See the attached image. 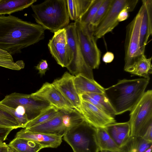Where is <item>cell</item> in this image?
Segmentation results:
<instances>
[{"label": "cell", "instance_id": "2", "mask_svg": "<svg viewBox=\"0 0 152 152\" xmlns=\"http://www.w3.org/2000/svg\"><path fill=\"white\" fill-rule=\"evenodd\" d=\"M149 82V80L144 78L123 79L105 88L104 94L116 115L130 111L143 95Z\"/></svg>", "mask_w": 152, "mask_h": 152}, {"label": "cell", "instance_id": "38", "mask_svg": "<svg viewBox=\"0 0 152 152\" xmlns=\"http://www.w3.org/2000/svg\"><path fill=\"white\" fill-rule=\"evenodd\" d=\"M8 147V145L0 141V152H7Z\"/></svg>", "mask_w": 152, "mask_h": 152}, {"label": "cell", "instance_id": "9", "mask_svg": "<svg viewBox=\"0 0 152 152\" xmlns=\"http://www.w3.org/2000/svg\"><path fill=\"white\" fill-rule=\"evenodd\" d=\"M0 102L15 108L22 107L29 121L38 116L51 105L49 102L33 95L13 93L6 96Z\"/></svg>", "mask_w": 152, "mask_h": 152}, {"label": "cell", "instance_id": "23", "mask_svg": "<svg viewBox=\"0 0 152 152\" xmlns=\"http://www.w3.org/2000/svg\"><path fill=\"white\" fill-rule=\"evenodd\" d=\"M93 0H66L69 18L76 21L88 9Z\"/></svg>", "mask_w": 152, "mask_h": 152}, {"label": "cell", "instance_id": "17", "mask_svg": "<svg viewBox=\"0 0 152 152\" xmlns=\"http://www.w3.org/2000/svg\"><path fill=\"white\" fill-rule=\"evenodd\" d=\"M142 1L145 8L140 28V44L142 53H145L148 39L152 34V0Z\"/></svg>", "mask_w": 152, "mask_h": 152}, {"label": "cell", "instance_id": "3", "mask_svg": "<svg viewBox=\"0 0 152 152\" xmlns=\"http://www.w3.org/2000/svg\"><path fill=\"white\" fill-rule=\"evenodd\" d=\"M31 7L36 22L53 33L67 26L69 22L66 0H47Z\"/></svg>", "mask_w": 152, "mask_h": 152}, {"label": "cell", "instance_id": "25", "mask_svg": "<svg viewBox=\"0 0 152 152\" xmlns=\"http://www.w3.org/2000/svg\"><path fill=\"white\" fill-rule=\"evenodd\" d=\"M17 152H38L44 147L31 141L16 137L8 145Z\"/></svg>", "mask_w": 152, "mask_h": 152}, {"label": "cell", "instance_id": "13", "mask_svg": "<svg viewBox=\"0 0 152 152\" xmlns=\"http://www.w3.org/2000/svg\"><path fill=\"white\" fill-rule=\"evenodd\" d=\"M81 100L79 112L84 120L96 128H104L116 122L115 118L90 102Z\"/></svg>", "mask_w": 152, "mask_h": 152}, {"label": "cell", "instance_id": "37", "mask_svg": "<svg viewBox=\"0 0 152 152\" xmlns=\"http://www.w3.org/2000/svg\"><path fill=\"white\" fill-rule=\"evenodd\" d=\"M129 17V12L126 9H123L119 13L118 17V20L120 22L127 19Z\"/></svg>", "mask_w": 152, "mask_h": 152}, {"label": "cell", "instance_id": "24", "mask_svg": "<svg viewBox=\"0 0 152 152\" xmlns=\"http://www.w3.org/2000/svg\"><path fill=\"white\" fill-rule=\"evenodd\" d=\"M96 141L100 151H107L113 152L121 150L104 128H96Z\"/></svg>", "mask_w": 152, "mask_h": 152}, {"label": "cell", "instance_id": "32", "mask_svg": "<svg viewBox=\"0 0 152 152\" xmlns=\"http://www.w3.org/2000/svg\"><path fill=\"white\" fill-rule=\"evenodd\" d=\"M0 109L10 114L14 117L18 122L20 128H25L29 121L26 115L20 114L15 108L6 105L0 102Z\"/></svg>", "mask_w": 152, "mask_h": 152}, {"label": "cell", "instance_id": "1", "mask_svg": "<svg viewBox=\"0 0 152 152\" xmlns=\"http://www.w3.org/2000/svg\"><path fill=\"white\" fill-rule=\"evenodd\" d=\"M45 29L38 24L15 16H0V49L12 55L45 38Z\"/></svg>", "mask_w": 152, "mask_h": 152}, {"label": "cell", "instance_id": "20", "mask_svg": "<svg viewBox=\"0 0 152 152\" xmlns=\"http://www.w3.org/2000/svg\"><path fill=\"white\" fill-rule=\"evenodd\" d=\"M81 99L87 101L110 115L115 117V112L104 94L87 93L80 95Z\"/></svg>", "mask_w": 152, "mask_h": 152}, {"label": "cell", "instance_id": "36", "mask_svg": "<svg viewBox=\"0 0 152 152\" xmlns=\"http://www.w3.org/2000/svg\"><path fill=\"white\" fill-rule=\"evenodd\" d=\"M142 137L146 140L152 142V124L148 127Z\"/></svg>", "mask_w": 152, "mask_h": 152}, {"label": "cell", "instance_id": "14", "mask_svg": "<svg viewBox=\"0 0 152 152\" xmlns=\"http://www.w3.org/2000/svg\"><path fill=\"white\" fill-rule=\"evenodd\" d=\"M74 77L66 72L61 78L55 80L52 83L72 107L79 112L81 100L75 86Z\"/></svg>", "mask_w": 152, "mask_h": 152}, {"label": "cell", "instance_id": "33", "mask_svg": "<svg viewBox=\"0 0 152 152\" xmlns=\"http://www.w3.org/2000/svg\"><path fill=\"white\" fill-rule=\"evenodd\" d=\"M35 67L38 71V73L41 76L45 75V72L49 69L47 61L43 59Z\"/></svg>", "mask_w": 152, "mask_h": 152}, {"label": "cell", "instance_id": "8", "mask_svg": "<svg viewBox=\"0 0 152 152\" xmlns=\"http://www.w3.org/2000/svg\"><path fill=\"white\" fill-rule=\"evenodd\" d=\"M64 28L71 59V62L66 68L75 76L81 74L94 79L92 69L86 63L82 53L74 23H70Z\"/></svg>", "mask_w": 152, "mask_h": 152}, {"label": "cell", "instance_id": "6", "mask_svg": "<svg viewBox=\"0 0 152 152\" xmlns=\"http://www.w3.org/2000/svg\"><path fill=\"white\" fill-rule=\"evenodd\" d=\"M74 23L80 47L85 62L92 69L98 68L101 52L97 46L93 31L89 24L81 23L78 20Z\"/></svg>", "mask_w": 152, "mask_h": 152}, {"label": "cell", "instance_id": "35", "mask_svg": "<svg viewBox=\"0 0 152 152\" xmlns=\"http://www.w3.org/2000/svg\"><path fill=\"white\" fill-rule=\"evenodd\" d=\"M114 58L113 53L111 52L107 51L103 55L102 60L106 63H110L113 61Z\"/></svg>", "mask_w": 152, "mask_h": 152}, {"label": "cell", "instance_id": "16", "mask_svg": "<svg viewBox=\"0 0 152 152\" xmlns=\"http://www.w3.org/2000/svg\"><path fill=\"white\" fill-rule=\"evenodd\" d=\"M62 114V111L59 110L57 115L49 121L25 129L31 132L54 134L63 137L68 130L63 122Z\"/></svg>", "mask_w": 152, "mask_h": 152}, {"label": "cell", "instance_id": "27", "mask_svg": "<svg viewBox=\"0 0 152 152\" xmlns=\"http://www.w3.org/2000/svg\"><path fill=\"white\" fill-rule=\"evenodd\" d=\"M58 112L59 109L53 106H51L37 117L29 121L26 126L25 129H28L49 121L56 116Z\"/></svg>", "mask_w": 152, "mask_h": 152}, {"label": "cell", "instance_id": "5", "mask_svg": "<svg viewBox=\"0 0 152 152\" xmlns=\"http://www.w3.org/2000/svg\"><path fill=\"white\" fill-rule=\"evenodd\" d=\"M130 137H142L152 124V91L148 90L130 111Z\"/></svg>", "mask_w": 152, "mask_h": 152}, {"label": "cell", "instance_id": "29", "mask_svg": "<svg viewBox=\"0 0 152 152\" xmlns=\"http://www.w3.org/2000/svg\"><path fill=\"white\" fill-rule=\"evenodd\" d=\"M113 0H104L100 6L91 22L89 24L90 28L93 31L106 15Z\"/></svg>", "mask_w": 152, "mask_h": 152}, {"label": "cell", "instance_id": "22", "mask_svg": "<svg viewBox=\"0 0 152 152\" xmlns=\"http://www.w3.org/2000/svg\"><path fill=\"white\" fill-rule=\"evenodd\" d=\"M36 0H0V15L10 14L31 6Z\"/></svg>", "mask_w": 152, "mask_h": 152}, {"label": "cell", "instance_id": "15", "mask_svg": "<svg viewBox=\"0 0 152 152\" xmlns=\"http://www.w3.org/2000/svg\"><path fill=\"white\" fill-rule=\"evenodd\" d=\"M16 137L27 139L45 148H56L62 142V137L54 134L28 131L25 129L17 132Z\"/></svg>", "mask_w": 152, "mask_h": 152}, {"label": "cell", "instance_id": "4", "mask_svg": "<svg viewBox=\"0 0 152 152\" xmlns=\"http://www.w3.org/2000/svg\"><path fill=\"white\" fill-rule=\"evenodd\" d=\"M96 128L84 120L69 130L63 139L73 152H99L96 137Z\"/></svg>", "mask_w": 152, "mask_h": 152}, {"label": "cell", "instance_id": "26", "mask_svg": "<svg viewBox=\"0 0 152 152\" xmlns=\"http://www.w3.org/2000/svg\"><path fill=\"white\" fill-rule=\"evenodd\" d=\"M152 145L150 142L140 137H132L121 150L124 152H144Z\"/></svg>", "mask_w": 152, "mask_h": 152}, {"label": "cell", "instance_id": "10", "mask_svg": "<svg viewBox=\"0 0 152 152\" xmlns=\"http://www.w3.org/2000/svg\"><path fill=\"white\" fill-rule=\"evenodd\" d=\"M138 0H113L106 15L94 29L96 39L101 38L111 31L119 24L118 17L120 12L126 9L129 12L132 11Z\"/></svg>", "mask_w": 152, "mask_h": 152}, {"label": "cell", "instance_id": "31", "mask_svg": "<svg viewBox=\"0 0 152 152\" xmlns=\"http://www.w3.org/2000/svg\"><path fill=\"white\" fill-rule=\"evenodd\" d=\"M0 127L16 129L20 128L15 118L10 114L0 109Z\"/></svg>", "mask_w": 152, "mask_h": 152}, {"label": "cell", "instance_id": "18", "mask_svg": "<svg viewBox=\"0 0 152 152\" xmlns=\"http://www.w3.org/2000/svg\"><path fill=\"white\" fill-rule=\"evenodd\" d=\"M108 134L120 148L123 147L130 138V126L129 121L115 122L104 128Z\"/></svg>", "mask_w": 152, "mask_h": 152}, {"label": "cell", "instance_id": "39", "mask_svg": "<svg viewBox=\"0 0 152 152\" xmlns=\"http://www.w3.org/2000/svg\"><path fill=\"white\" fill-rule=\"evenodd\" d=\"M7 152H17L14 148H13L8 145Z\"/></svg>", "mask_w": 152, "mask_h": 152}, {"label": "cell", "instance_id": "21", "mask_svg": "<svg viewBox=\"0 0 152 152\" xmlns=\"http://www.w3.org/2000/svg\"><path fill=\"white\" fill-rule=\"evenodd\" d=\"M152 57L147 58L143 54L132 65L125 69L126 72L142 77L148 80L152 73Z\"/></svg>", "mask_w": 152, "mask_h": 152}, {"label": "cell", "instance_id": "11", "mask_svg": "<svg viewBox=\"0 0 152 152\" xmlns=\"http://www.w3.org/2000/svg\"><path fill=\"white\" fill-rule=\"evenodd\" d=\"M48 47L52 56L58 64L66 68L69 65L71 59L64 28L54 33L49 41Z\"/></svg>", "mask_w": 152, "mask_h": 152}, {"label": "cell", "instance_id": "40", "mask_svg": "<svg viewBox=\"0 0 152 152\" xmlns=\"http://www.w3.org/2000/svg\"><path fill=\"white\" fill-rule=\"evenodd\" d=\"M152 145L148 149L144 152H152Z\"/></svg>", "mask_w": 152, "mask_h": 152}, {"label": "cell", "instance_id": "34", "mask_svg": "<svg viewBox=\"0 0 152 152\" xmlns=\"http://www.w3.org/2000/svg\"><path fill=\"white\" fill-rule=\"evenodd\" d=\"M13 129L12 128L0 127V141L3 142L5 140Z\"/></svg>", "mask_w": 152, "mask_h": 152}, {"label": "cell", "instance_id": "19", "mask_svg": "<svg viewBox=\"0 0 152 152\" xmlns=\"http://www.w3.org/2000/svg\"><path fill=\"white\" fill-rule=\"evenodd\" d=\"M74 82L78 94L87 93L104 94L105 89L94 79L79 74L74 77Z\"/></svg>", "mask_w": 152, "mask_h": 152}, {"label": "cell", "instance_id": "41", "mask_svg": "<svg viewBox=\"0 0 152 152\" xmlns=\"http://www.w3.org/2000/svg\"><path fill=\"white\" fill-rule=\"evenodd\" d=\"M100 152H112V151H100ZM124 152L121 150H121L120 151H118V152Z\"/></svg>", "mask_w": 152, "mask_h": 152}, {"label": "cell", "instance_id": "12", "mask_svg": "<svg viewBox=\"0 0 152 152\" xmlns=\"http://www.w3.org/2000/svg\"><path fill=\"white\" fill-rule=\"evenodd\" d=\"M32 94L59 110L71 112L75 109L53 83L45 82L39 90Z\"/></svg>", "mask_w": 152, "mask_h": 152}, {"label": "cell", "instance_id": "30", "mask_svg": "<svg viewBox=\"0 0 152 152\" xmlns=\"http://www.w3.org/2000/svg\"><path fill=\"white\" fill-rule=\"evenodd\" d=\"M104 0H93L90 5L78 20L81 23L89 24Z\"/></svg>", "mask_w": 152, "mask_h": 152}, {"label": "cell", "instance_id": "7", "mask_svg": "<svg viewBox=\"0 0 152 152\" xmlns=\"http://www.w3.org/2000/svg\"><path fill=\"white\" fill-rule=\"evenodd\" d=\"M144 8V4L142 2L138 12L126 27L124 70L132 65L144 54L140 50V26Z\"/></svg>", "mask_w": 152, "mask_h": 152}, {"label": "cell", "instance_id": "28", "mask_svg": "<svg viewBox=\"0 0 152 152\" xmlns=\"http://www.w3.org/2000/svg\"><path fill=\"white\" fill-rule=\"evenodd\" d=\"M0 66L14 70H20L24 68V63L22 61L14 62L11 55L0 49Z\"/></svg>", "mask_w": 152, "mask_h": 152}]
</instances>
